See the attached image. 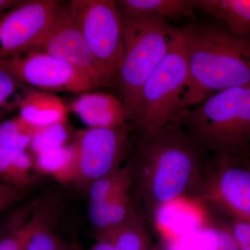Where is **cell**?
<instances>
[{"label":"cell","instance_id":"obj_20","mask_svg":"<svg viewBox=\"0 0 250 250\" xmlns=\"http://www.w3.org/2000/svg\"><path fill=\"white\" fill-rule=\"evenodd\" d=\"M49 209L36 210L30 220L16 227L0 239V250H26L33 237L41 228L49 223Z\"/></svg>","mask_w":250,"mask_h":250},{"label":"cell","instance_id":"obj_1","mask_svg":"<svg viewBox=\"0 0 250 250\" xmlns=\"http://www.w3.org/2000/svg\"><path fill=\"white\" fill-rule=\"evenodd\" d=\"M141 131L134 157L130 159L134 170L131 187H136L148 218L154 220L167 204L195 199L213 154L177 123H170L155 134Z\"/></svg>","mask_w":250,"mask_h":250},{"label":"cell","instance_id":"obj_3","mask_svg":"<svg viewBox=\"0 0 250 250\" xmlns=\"http://www.w3.org/2000/svg\"><path fill=\"white\" fill-rule=\"evenodd\" d=\"M213 154L250 161V84L218 92L171 120Z\"/></svg>","mask_w":250,"mask_h":250},{"label":"cell","instance_id":"obj_19","mask_svg":"<svg viewBox=\"0 0 250 250\" xmlns=\"http://www.w3.org/2000/svg\"><path fill=\"white\" fill-rule=\"evenodd\" d=\"M134 170L131 161L89 186L90 203L101 202L129 193Z\"/></svg>","mask_w":250,"mask_h":250},{"label":"cell","instance_id":"obj_28","mask_svg":"<svg viewBox=\"0 0 250 250\" xmlns=\"http://www.w3.org/2000/svg\"><path fill=\"white\" fill-rule=\"evenodd\" d=\"M23 190L0 182V213L22 199Z\"/></svg>","mask_w":250,"mask_h":250},{"label":"cell","instance_id":"obj_32","mask_svg":"<svg viewBox=\"0 0 250 250\" xmlns=\"http://www.w3.org/2000/svg\"><path fill=\"white\" fill-rule=\"evenodd\" d=\"M77 250V249H71V248H67V250Z\"/></svg>","mask_w":250,"mask_h":250},{"label":"cell","instance_id":"obj_9","mask_svg":"<svg viewBox=\"0 0 250 250\" xmlns=\"http://www.w3.org/2000/svg\"><path fill=\"white\" fill-rule=\"evenodd\" d=\"M129 125L119 129L90 128L77 131L73 143L77 151L75 182L89 186L121 167L131 147Z\"/></svg>","mask_w":250,"mask_h":250},{"label":"cell","instance_id":"obj_21","mask_svg":"<svg viewBox=\"0 0 250 250\" xmlns=\"http://www.w3.org/2000/svg\"><path fill=\"white\" fill-rule=\"evenodd\" d=\"M39 128L18 116L0 123V147L10 150L27 151Z\"/></svg>","mask_w":250,"mask_h":250},{"label":"cell","instance_id":"obj_15","mask_svg":"<svg viewBox=\"0 0 250 250\" xmlns=\"http://www.w3.org/2000/svg\"><path fill=\"white\" fill-rule=\"evenodd\" d=\"M88 216L97 234L120 228L137 217L129 193L101 202L90 203Z\"/></svg>","mask_w":250,"mask_h":250},{"label":"cell","instance_id":"obj_27","mask_svg":"<svg viewBox=\"0 0 250 250\" xmlns=\"http://www.w3.org/2000/svg\"><path fill=\"white\" fill-rule=\"evenodd\" d=\"M241 250H250V223L231 220L228 224Z\"/></svg>","mask_w":250,"mask_h":250},{"label":"cell","instance_id":"obj_23","mask_svg":"<svg viewBox=\"0 0 250 250\" xmlns=\"http://www.w3.org/2000/svg\"><path fill=\"white\" fill-rule=\"evenodd\" d=\"M69 131L66 122L41 128L31 139L29 150L37 156L67 144Z\"/></svg>","mask_w":250,"mask_h":250},{"label":"cell","instance_id":"obj_2","mask_svg":"<svg viewBox=\"0 0 250 250\" xmlns=\"http://www.w3.org/2000/svg\"><path fill=\"white\" fill-rule=\"evenodd\" d=\"M188 82L181 110L222 90L250 84V35L235 34L213 19L181 29Z\"/></svg>","mask_w":250,"mask_h":250},{"label":"cell","instance_id":"obj_17","mask_svg":"<svg viewBox=\"0 0 250 250\" xmlns=\"http://www.w3.org/2000/svg\"><path fill=\"white\" fill-rule=\"evenodd\" d=\"M77 151L73 143L34 156V168L49 174L61 182H75Z\"/></svg>","mask_w":250,"mask_h":250},{"label":"cell","instance_id":"obj_26","mask_svg":"<svg viewBox=\"0 0 250 250\" xmlns=\"http://www.w3.org/2000/svg\"><path fill=\"white\" fill-rule=\"evenodd\" d=\"M48 225L34 235L26 250H65L67 247L56 236Z\"/></svg>","mask_w":250,"mask_h":250},{"label":"cell","instance_id":"obj_29","mask_svg":"<svg viewBox=\"0 0 250 250\" xmlns=\"http://www.w3.org/2000/svg\"><path fill=\"white\" fill-rule=\"evenodd\" d=\"M91 250H116V247L107 233L97 234V242Z\"/></svg>","mask_w":250,"mask_h":250},{"label":"cell","instance_id":"obj_22","mask_svg":"<svg viewBox=\"0 0 250 250\" xmlns=\"http://www.w3.org/2000/svg\"><path fill=\"white\" fill-rule=\"evenodd\" d=\"M103 233H107L110 236L116 250L153 249L149 236L138 216L120 228Z\"/></svg>","mask_w":250,"mask_h":250},{"label":"cell","instance_id":"obj_5","mask_svg":"<svg viewBox=\"0 0 250 250\" xmlns=\"http://www.w3.org/2000/svg\"><path fill=\"white\" fill-rule=\"evenodd\" d=\"M188 82V67L179 29L168 53L143 85L133 122L146 132L161 131L180 111Z\"/></svg>","mask_w":250,"mask_h":250},{"label":"cell","instance_id":"obj_7","mask_svg":"<svg viewBox=\"0 0 250 250\" xmlns=\"http://www.w3.org/2000/svg\"><path fill=\"white\" fill-rule=\"evenodd\" d=\"M0 66L23 84L48 93H82L103 87L70 64L34 49L0 59Z\"/></svg>","mask_w":250,"mask_h":250},{"label":"cell","instance_id":"obj_13","mask_svg":"<svg viewBox=\"0 0 250 250\" xmlns=\"http://www.w3.org/2000/svg\"><path fill=\"white\" fill-rule=\"evenodd\" d=\"M117 7L122 20L188 18L195 21L194 0H118Z\"/></svg>","mask_w":250,"mask_h":250},{"label":"cell","instance_id":"obj_30","mask_svg":"<svg viewBox=\"0 0 250 250\" xmlns=\"http://www.w3.org/2000/svg\"><path fill=\"white\" fill-rule=\"evenodd\" d=\"M20 1L18 0H0V14L14 7Z\"/></svg>","mask_w":250,"mask_h":250},{"label":"cell","instance_id":"obj_25","mask_svg":"<svg viewBox=\"0 0 250 250\" xmlns=\"http://www.w3.org/2000/svg\"><path fill=\"white\" fill-rule=\"evenodd\" d=\"M202 228L209 239L212 250H241L228 224L206 225Z\"/></svg>","mask_w":250,"mask_h":250},{"label":"cell","instance_id":"obj_16","mask_svg":"<svg viewBox=\"0 0 250 250\" xmlns=\"http://www.w3.org/2000/svg\"><path fill=\"white\" fill-rule=\"evenodd\" d=\"M197 8L232 32L250 35V0H195Z\"/></svg>","mask_w":250,"mask_h":250},{"label":"cell","instance_id":"obj_24","mask_svg":"<svg viewBox=\"0 0 250 250\" xmlns=\"http://www.w3.org/2000/svg\"><path fill=\"white\" fill-rule=\"evenodd\" d=\"M28 86L0 66V118L19 108Z\"/></svg>","mask_w":250,"mask_h":250},{"label":"cell","instance_id":"obj_14","mask_svg":"<svg viewBox=\"0 0 250 250\" xmlns=\"http://www.w3.org/2000/svg\"><path fill=\"white\" fill-rule=\"evenodd\" d=\"M19 116L36 128L65 123L68 108L54 93L28 87L20 104Z\"/></svg>","mask_w":250,"mask_h":250},{"label":"cell","instance_id":"obj_6","mask_svg":"<svg viewBox=\"0 0 250 250\" xmlns=\"http://www.w3.org/2000/svg\"><path fill=\"white\" fill-rule=\"evenodd\" d=\"M70 9L108 86L118 80L124 55L123 21L115 0H72Z\"/></svg>","mask_w":250,"mask_h":250},{"label":"cell","instance_id":"obj_12","mask_svg":"<svg viewBox=\"0 0 250 250\" xmlns=\"http://www.w3.org/2000/svg\"><path fill=\"white\" fill-rule=\"evenodd\" d=\"M67 108L90 128L119 129L131 121L122 100L108 93L83 92Z\"/></svg>","mask_w":250,"mask_h":250},{"label":"cell","instance_id":"obj_18","mask_svg":"<svg viewBox=\"0 0 250 250\" xmlns=\"http://www.w3.org/2000/svg\"><path fill=\"white\" fill-rule=\"evenodd\" d=\"M34 159L27 151L0 147V180L23 190L32 182L30 174Z\"/></svg>","mask_w":250,"mask_h":250},{"label":"cell","instance_id":"obj_31","mask_svg":"<svg viewBox=\"0 0 250 250\" xmlns=\"http://www.w3.org/2000/svg\"><path fill=\"white\" fill-rule=\"evenodd\" d=\"M15 222L16 221H10L9 223L4 224V225L0 226V239L6 233H9L11 230L18 226L17 224L15 223Z\"/></svg>","mask_w":250,"mask_h":250},{"label":"cell","instance_id":"obj_10","mask_svg":"<svg viewBox=\"0 0 250 250\" xmlns=\"http://www.w3.org/2000/svg\"><path fill=\"white\" fill-rule=\"evenodd\" d=\"M32 49L53 56L89 75L102 86H108L72 14L70 2L59 4L48 29Z\"/></svg>","mask_w":250,"mask_h":250},{"label":"cell","instance_id":"obj_4","mask_svg":"<svg viewBox=\"0 0 250 250\" xmlns=\"http://www.w3.org/2000/svg\"><path fill=\"white\" fill-rule=\"evenodd\" d=\"M122 21L124 55L117 82L133 121L143 85L168 53L179 29L161 20Z\"/></svg>","mask_w":250,"mask_h":250},{"label":"cell","instance_id":"obj_8","mask_svg":"<svg viewBox=\"0 0 250 250\" xmlns=\"http://www.w3.org/2000/svg\"><path fill=\"white\" fill-rule=\"evenodd\" d=\"M195 199L210 204L231 220L250 223V161L213 154Z\"/></svg>","mask_w":250,"mask_h":250},{"label":"cell","instance_id":"obj_11","mask_svg":"<svg viewBox=\"0 0 250 250\" xmlns=\"http://www.w3.org/2000/svg\"><path fill=\"white\" fill-rule=\"evenodd\" d=\"M59 0H27L0 14V59L34 48L48 29Z\"/></svg>","mask_w":250,"mask_h":250}]
</instances>
